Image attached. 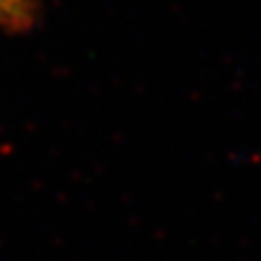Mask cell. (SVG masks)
I'll return each mask as SVG.
<instances>
[{"mask_svg":"<svg viewBox=\"0 0 261 261\" xmlns=\"http://www.w3.org/2000/svg\"><path fill=\"white\" fill-rule=\"evenodd\" d=\"M37 17L35 0H0V31H27Z\"/></svg>","mask_w":261,"mask_h":261,"instance_id":"cell-1","label":"cell"}]
</instances>
